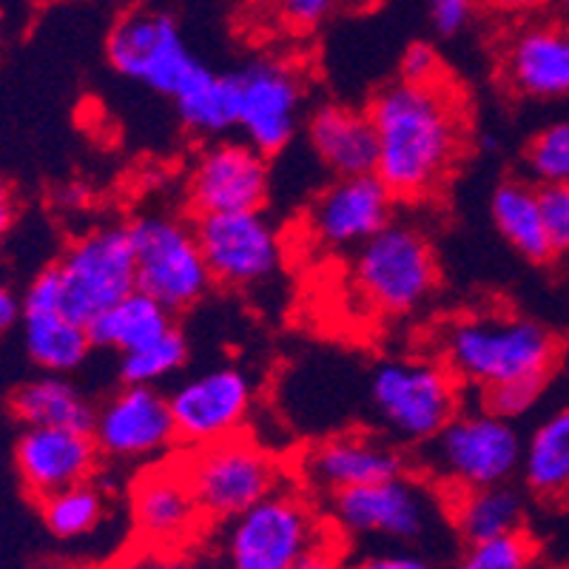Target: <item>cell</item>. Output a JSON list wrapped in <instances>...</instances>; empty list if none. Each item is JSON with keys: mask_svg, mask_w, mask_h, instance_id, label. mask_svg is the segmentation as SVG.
Masks as SVG:
<instances>
[{"mask_svg": "<svg viewBox=\"0 0 569 569\" xmlns=\"http://www.w3.org/2000/svg\"><path fill=\"white\" fill-rule=\"evenodd\" d=\"M194 233L213 282L226 288L240 291L271 282L284 262L282 237L262 208L197 213Z\"/></svg>", "mask_w": 569, "mask_h": 569, "instance_id": "cell-12", "label": "cell"}, {"mask_svg": "<svg viewBox=\"0 0 569 569\" xmlns=\"http://www.w3.org/2000/svg\"><path fill=\"white\" fill-rule=\"evenodd\" d=\"M527 169L538 182H569V117L538 131L527 146Z\"/></svg>", "mask_w": 569, "mask_h": 569, "instance_id": "cell-33", "label": "cell"}, {"mask_svg": "<svg viewBox=\"0 0 569 569\" xmlns=\"http://www.w3.org/2000/svg\"><path fill=\"white\" fill-rule=\"evenodd\" d=\"M54 268L63 311L89 328L91 319L137 288L129 226H100L83 233Z\"/></svg>", "mask_w": 569, "mask_h": 569, "instance_id": "cell-11", "label": "cell"}, {"mask_svg": "<svg viewBox=\"0 0 569 569\" xmlns=\"http://www.w3.org/2000/svg\"><path fill=\"white\" fill-rule=\"evenodd\" d=\"M490 217L507 246L530 262H547L552 253L550 233L543 222L541 188L527 180H505L492 188Z\"/></svg>", "mask_w": 569, "mask_h": 569, "instance_id": "cell-24", "label": "cell"}, {"mask_svg": "<svg viewBox=\"0 0 569 569\" xmlns=\"http://www.w3.org/2000/svg\"><path fill=\"white\" fill-rule=\"evenodd\" d=\"M441 518H447L445 498L410 470L328 498L330 530L345 541L368 547L416 550L439 530Z\"/></svg>", "mask_w": 569, "mask_h": 569, "instance_id": "cell-3", "label": "cell"}, {"mask_svg": "<svg viewBox=\"0 0 569 569\" xmlns=\"http://www.w3.org/2000/svg\"><path fill=\"white\" fill-rule=\"evenodd\" d=\"M348 569H433V563L410 547H370L348 561Z\"/></svg>", "mask_w": 569, "mask_h": 569, "instance_id": "cell-36", "label": "cell"}, {"mask_svg": "<svg viewBox=\"0 0 569 569\" xmlns=\"http://www.w3.org/2000/svg\"><path fill=\"white\" fill-rule=\"evenodd\" d=\"M171 328H174V313L166 305L157 302L154 297L134 288L123 299H117L111 308H106L100 317L91 319L89 337L94 348L123 356L154 342Z\"/></svg>", "mask_w": 569, "mask_h": 569, "instance_id": "cell-26", "label": "cell"}, {"mask_svg": "<svg viewBox=\"0 0 569 569\" xmlns=\"http://www.w3.org/2000/svg\"><path fill=\"white\" fill-rule=\"evenodd\" d=\"M14 217H18V208H14L12 188L0 180V237L14 226Z\"/></svg>", "mask_w": 569, "mask_h": 569, "instance_id": "cell-43", "label": "cell"}, {"mask_svg": "<svg viewBox=\"0 0 569 569\" xmlns=\"http://www.w3.org/2000/svg\"><path fill=\"white\" fill-rule=\"evenodd\" d=\"M91 436L100 456L117 465H157L180 445L169 393L151 385L114 390L94 413Z\"/></svg>", "mask_w": 569, "mask_h": 569, "instance_id": "cell-15", "label": "cell"}, {"mask_svg": "<svg viewBox=\"0 0 569 569\" xmlns=\"http://www.w3.org/2000/svg\"><path fill=\"white\" fill-rule=\"evenodd\" d=\"M206 525L180 461L149 465L131 485V527L142 550L186 552Z\"/></svg>", "mask_w": 569, "mask_h": 569, "instance_id": "cell-17", "label": "cell"}, {"mask_svg": "<svg viewBox=\"0 0 569 569\" xmlns=\"http://www.w3.org/2000/svg\"><path fill=\"white\" fill-rule=\"evenodd\" d=\"M325 541L328 527L311 498L282 485L220 525L217 552L226 569H293Z\"/></svg>", "mask_w": 569, "mask_h": 569, "instance_id": "cell-5", "label": "cell"}, {"mask_svg": "<svg viewBox=\"0 0 569 569\" xmlns=\"http://www.w3.org/2000/svg\"><path fill=\"white\" fill-rule=\"evenodd\" d=\"M485 7L496 9V12H505V14H527V12H536L541 9L547 0H481Z\"/></svg>", "mask_w": 569, "mask_h": 569, "instance_id": "cell-42", "label": "cell"}, {"mask_svg": "<svg viewBox=\"0 0 569 569\" xmlns=\"http://www.w3.org/2000/svg\"><path fill=\"white\" fill-rule=\"evenodd\" d=\"M253 401L257 388L240 365L222 362L188 376L169 393L177 439L186 447H206L246 433Z\"/></svg>", "mask_w": 569, "mask_h": 569, "instance_id": "cell-14", "label": "cell"}, {"mask_svg": "<svg viewBox=\"0 0 569 569\" xmlns=\"http://www.w3.org/2000/svg\"><path fill=\"white\" fill-rule=\"evenodd\" d=\"M180 467L211 527L246 512L284 481L282 461L246 433L206 447H188Z\"/></svg>", "mask_w": 569, "mask_h": 569, "instance_id": "cell-8", "label": "cell"}, {"mask_svg": "<svg viewBox=\"0 0 569 569\" xmlns=\"http://www.w3.org/2000/svg\"><path fill=\"white\" fill-rule=\"evenodd\" d=\"M368 399L390 441L421 447L461 410V385L436 356H393L370 373Z\"/></svg>", "mask_w": 569, "mask_h": 569, "instance_id": "cell-7", "label": "cell"}, {"mask_svg": "<svg viewBox=\"0 0 569 569\" xmlns=\"http://www.w3.org/2000/svg\"><path fill=\"white\" fill-rule=\"evenodd\" d=\"M297 472L308 490L330 498L350 487L373 485L408 472V459L396 441L376 433H339L305 447Z\"/></svg>", "mask_w": 569, "mask_h": 569, "instance_id": "cell-19", "label": "cell"}, {"mask_svg": "<svg viewBox=\"0 0 569 569\" xmlns=\"http://www.w3.org/2000/svg\"><path fill=\"white\" fill-rule=\"evenodd\" d=\"M9 408L14 419L23 421V427H66V430H86V433H91L94 413H98L89 396L60 373L40 376L20 385L12 393Z\"/></svg>", "mask_w": 569, "mask_h": 569, "instance_id": "cell-27", "label": "cell"}, {"mask_svg": "<svg viewBox=\"0 0 569 569\" xmlns=\"http://www.w3.org/2000/svg\"><path fill=\"white\" fill-rule=\"evenodd\" d=\"M353 3H359V7H376L379 0H353Z\"/></svg>", "mask_w": 569, "mask_h": 569, "instance_id": "cell-45", "label": "cell"}, {"mask_svg": "<svg viewBox=\"0 0 569 569\" xmlns=\"http://www.w3.org/2000/svg\"><path fill=\"white\" fill-rule=\"evenodd\" d=\"M527 490L547 501H569V401L525 436L521 472Z\"/></svg>", "mask_w": 569, "mask_h": 569, "instance_id": "cell-25", "label": "cell"}, {"mask_svg": "<svg viewBox=\"0 0 569 569\" xmlns=\"http://www.w3.org/2000/svg\"><path fill=\"white\" fill-rule=\"evenodd\" d=\"M433 350L461 390L479 396L507 385H550L561 365V348L550 328L505 311L447 319L433 333Z\"/></svg>", "mask_w": 569, "mask_h": 569, "instance_id": "cell-2", "label": "cell"}, {"mask_svg": "<svg viewBox=\"0 0 569 569\" xmlns=\"http://www.w3.org/2000/svg\"><path fill=\"white\" fill-rule=\"evenodd\" d=\"M194 213L257 211L271 194V166L246 140H211L191 162L186 182Z\"/></svg>", "mask_w": 569, "mask_h": 569, "instance_id": "cell-16", "label": "cell"}, {"mask_svg": "<svg viewBox=\"0 0 569 569\" xmlns=\"http://www.w3.org/2000/svg\"><path fill=\"white\" fill-rule=\"evenodd\" d=\"M350 284L373 313L405 319L439 288V259L419 226L390 220L353 251Z\"/></svg>", "mask_w": 569, "mask_h": 569, "instance_id": "cell-6", "label": "cell"}, {"mask_svg": "<svg viewBox=\"0 0 569 569\" xmlns=\"http://www.w3.org/2000/svg\"><path fill=\"white\" fill-rule=\"evenodd\" d=\"M106 58L120 78L169 100L208 71L188 49L174 14L154 7L131 9L117 20L106 40Z\"/></svg>", "mask_w": 569, "mask_h": 569, "instance_id": "cell-9", "label": "cell"}, {"mask_svg": "<svg viewBox=\"0 0 569 569\" xmlns=\"http://www.w3.org/2000/svg\"><path fill=\"white\" fill-rule=\"evenodd\" d=\"M20 328L27 356L46 373H74L94 350L89 328L63 311H23Z\"/></svg>", "mask_w": 569, "mask_h": 569, "instance_id": "cell-28", "label": "cell"}, {"mask_svg": "<svg viewBox=\"0 0 569 569\" xmlns=\"http://www.w3.org/2000/svg\"><path fill=\"white\" fill-rule=\"evenodd\" d=\"M501 83L536 103L569 100V23L541 20L516 29L501 49Z\"/></svg>", "mask_w": 569, "mask_h": 569, "instance_id": "cell-20", "label": "cell"}, {"mask_svg": "<svg viewBox=\"0 0 569 569\" xmlns=\"http://www.w3.org/2000/svg\"><path fill=\"white\" fill-rule=\"evenodd\" d=\"M308 146L333 177L376 174V129L368 109L356 111L342 103H322L305 120Z\"/></svg>", "mask_w": 569, "mask_h": 569, "instance_id": "cell-22", "label": "cell"}, {"mask_svg": "<svg viewBox=\"0 0 569 569\" xmlns=\"http://www.w3.org/2000/svg\"><path fill=\"white\" fill-rule=\"evenodd\" d=\"M445 505L447 521L461 543L487 541V538L525 530L527 501L525 492L512 481L456 492V496L445 498Z\"/></svg>", "mask_w": 569, "mask_h": 569, "instance_id": "cell-23", "label": "cell"}, {"mask_svg": "<svg viewBox=\"0 0 569 569\" xmlns=\"http://www.w3.org/2000/svg\"><path fill=\"white\" fill-rule=\"evenodd\" d=\"M530 569H550V567H541V563H538V561H536V563H532V567H530Z\"/></svg>", "mask_w": 569, "mask_h": 569, "instance_id": "cell-46", "label": "cell"}, {"mask_svg": "<svg viewBox=\"0 0 569 569\" xmlns=\"http://www.w3.org/2000/svg\"><path fill=\"white\" fill-rule=\"evenodd\" d=\"M538 188L552 253H569V182H543Z\"/></svg>", "mask_w": 569, "mask_h": 569, "instance_id": "cell-35", "label": "cell"}, {"mask_svg": "<svg viewBox=\"0 0 569 569\" xmlns=\"http://www.w3.org/2000/svg\"><path fill=\"white\" fill-rule=\"evenodd\" d=\"M563 373H567V382H569V348L567 353H563Z\"/></svg>", "mask_w": 569, "mask_h": 569, "instance_id": "cell-44", "label": "cell"}, {"mask_svg": "<svg viewBox=\"0 0 569 569\" xmlns=\"http://www.w3.org/2000/svg\"><path fill=\"white\" fill-rule=\"evenodd\" d=\"M20 322H23V297H18L7 282H0V337L18 328Z\"/></svg>", "mask_w": 569, "mask_h": 569, "instance_id": "cell-41", "label": "cell"}, {"mask_svg": "<svg viewBox=\"0 0 569 569\" xmlns=\"http://www.w3.org/2000/svg\"><path fill=\"white\" fill-rule=\"evenodd\" d=\"M427 7H430V23L436 32L453 38L470 23L476 0H427Z\"/></svg>", "mask_w": 569, "mask_h": 569, "instance_id": "cell-38", "label": "cell"}, {"mask_svg": "<svg viewBox=\"0 0 569 569\" xmlns=\"http://www.w3.org/2000/svg\"><path fill=\"white\" fill-rule=\"evenodd\" d=\"M342 0H273V14L291 32H313L339 12Z\"/></svg>", "mask_w": 569, "mask_h": 569, "instance_id": "cell-34", "label": "cell"}, {"mask_svg": "<svg viewBox=\"0 0 569 569\" xmlns=\"http://www.w3.org/2000/svg\"><path fill=\"white\" fill-rule=\"evenodd\" d=\"M561 3H567V7H569V0H561Z\"/></svg>", "mask_w": 569, "mask_h": 569, "instance_id": "cell-47", "label": "cell"}, {"mask_svg": "<svg viewBox=\"0 0 569 569\" xmlns=\"http://www.w3.org/2000/svg\"><path fill=\"white\" fill-rule=\"evenodd\" d=\"M137 288L166 305L171 313L188 311L206 299L213 277L197 242L194 222L174 213H146L129 222Z\"/></svg>", "mask_w": 569, "mask_h": 569, "instance_id": "cell-10", "label": "cell"}, {"mask_svg": "<svg viewBox=\"0 0 569 569\" xmlns=\"http://www.w3.org/2000/svg\"><path fill=\"white\" fill-rule=\"evenodd\" d=\"M174 109L180 123L202 140H222L237 131L240 94H237L233 71L208 69L200 80H194L182 94H177Z\"/></svg>", "mask_w": 569, "mask_h": 569, "instance_id": "cell-29", "label": "cell"}, {"mask_svg": "<svg viewBox=\"0 0 569 569\" xmlns=\"http://www.w3.org/2000/svg\"><path fill=\"white\" fill-rule=\"evenodd\" d=\"M396 211V197L376 174L337 177L308 208V233L328 251L348 253L382 231Z\"/></svg>", "mask_w": 569, "mask_h": 569, "instance_id": "cell-18", "label": "cell"}, {"mask_svg": "<svg viewBox=\"0 0 569 569\" xmlns=\"http://www.w3.org/2000/svg\"><path fill=\"white\" fill-rule=\"evenodd\" d=\"M376 129V177L396 202H425L453 177L467 149V111L447 78L393 80L368 103Z\"/></svg>", "mask_w": 569, "mask_h": 569, "instance_id": "cell-1", "label": "cell"}, {"mask_svg": "<svg viewBox=\"0 0 569 569\" xmlns=\"http://www.w3.org/2000/svg\"><path fill=\"white\" fill-rule=\"evenodd\" d=\"M114 569H206L188 558L186 552H166V550H142L137 556L126 558Z\"/></svg>", "mask_w": 569, "mask_h": 569, "instance_id": "cell-39", "label": "cell"}, {"mask_svg": "<svg viewBox=\"0 0 569 569\" xmlns=\"http://www.w3.org/2000/svg\"><path fill=\"white\" fill-rule=\"evenodd\" d=\"M40 516H43L46 530L60 541H80L91 536L109 516V496L94 485V479L83 485L66 487L52 492L40 501Z\"/></svg>", "mask_w": 569, "mask_h": 569, "instance_id": "cell-30", "label": "cell"}, {"mask_svg": "<svg viewBox=\"0 0 569 569\" xmlns=\"http://www.w3.org/2000/svg\"><path fill=\"white\" fill-rule=\"evenodd\" d=\"M536 563V543L525 530L510 536L465 543L453 569H530Z\"/></svg>", "mask_w": 569, "mask_h": 569, "instance_id": "cell-32", "label": "cell"}, {"mask_svg": "<svg viewBox=\"0 0 569 569\" xmlns=\"http://www.w3.org/2000/svg\"><path fill=\"white\" fill-rule=\"evenodd\" d=\"M237 94H240V117L237 131L242 140L266 157L279 154L299 134L305 117L308 86L299 66L291 60L259 58L233 71Z\"/></svg>", "mask_w": 569, "mask_h": 569, "instance_id": "cell-13", "label": "cell"}, {"mask_svg": "<svg viewBox=\"0 0 569 569\" xmlns=\"http://www.w3.org/2000/svg\"><path fill=\"white\" fill-rule=\"evenodd\" d=\"M399 78L413 80V83H430V80L445 78V66H441L433 46L413 43L408 52H405V58H401Z\"/></svg>", "mask_w": 569, "mask_h": 569, "instance_id": "cell-37", "label": "cell"}, {"mask_svg": "<svg viewBox=\"0 0 569 569\" xmlns=\"http://www.w3.org/2000/svg\"><path fill=\"white\" fill-rule=\"evenodd\" d=\"M188 356H191V348H188L186 333L174 325L169 333H162L154 342L120 356V382L160 388L166 379L186 368Z\"/></svg>", "mask_w": 569, "mask_h": 569, "instance_id": "cell-31", "label": "cell"}, {"mask_svg": "<svg viewBox=\"0 0 569 569\" xmlns=\"http://www.w3.org/2000/svg\"><path fill=\"white\" fill-rule=\"evenodd\" d=\"M525 456V436L512 419L485 405L461 408L433 439L421 445V472L439 492L456 496L479 487L516 481Z\"/></svg>", "mask_w": 569, "mask_h": 569, "instance_id": "cell-4", "label": "cell"}, {"mask_svg": "<svg viewBox=\"0 0 569 569\" xmlns=\"http://www.w3.org/2000/svg\"><path fill=\"white\" fill-rule=\"evenodd\" d=\"M293 569H348V561H345L342 552L337 550V543L328 538L325 543H319L317 550L308 552Z\"/></svg>", "mask_w": 569, "mask_h": 569, "instance_id": "cell-40", "label": "cell"}, {"mask_svg": "<svg viewBox=\"0 0 569 569\" xmlns=\"http://www.w3.org/2000/svg\"><path fill=\"white\" fill-rule=\"evenodd\" d=\"M100 447L86 430L66 427H23L14 445L18 476L38 501L66 487L83 485L98 476Z\"/></svg>", "mask_w": 569, "mask_h": 569, "instance_id": "cell-21", "label": "cell"}]
</instances>
